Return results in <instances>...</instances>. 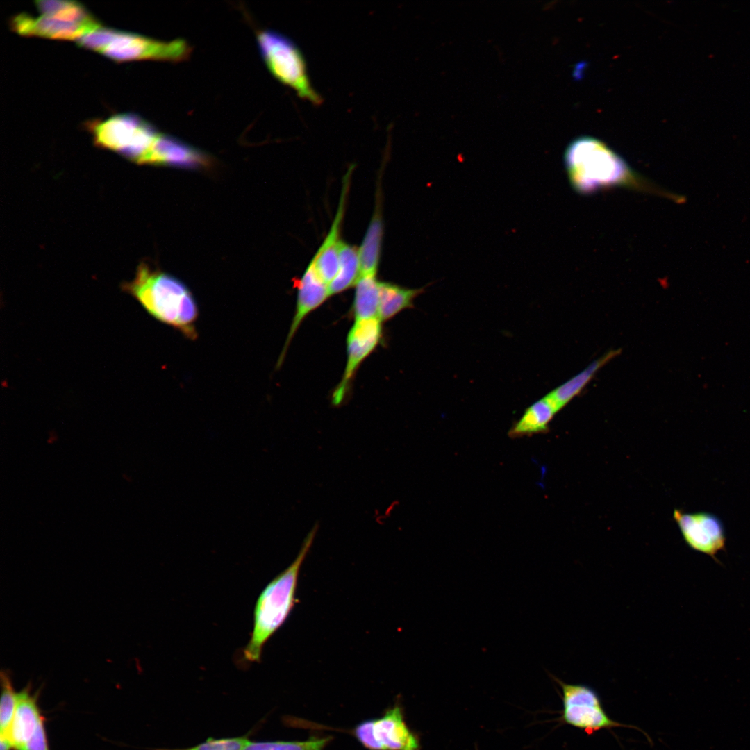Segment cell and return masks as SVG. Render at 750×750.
<instances>
[{"label": "cell", "mask_w": 750, "mask_h": 750, "mask_svg": "<svg viewBox=\"0 0 750 750\" xmlns=\"http://www.w3.org/2000/svg\"><path fill=\"white\" fill-rule=\"evenodd\" d=\"M564 162L572 188L581 194L622 187L681 200L635 172L620 156L594 138L583 136L572 140L565 151Z\"/></svg>", "instance_id": "cell-1"}, {"label": "cell", "mask_w": 750, "mask_h": 750, "mask_svg": "<svg viewBox=\"0 0 750 750\" xmlns=\"http://www.w3.org/2000/svg\"><path fill=\"white\" fill-rule=\"evenodd\" d=\"M151 317L190 340L197 338L199 308L190 289L180 280L147 263H141L134 278L123 284Z\"/></svg>", "instance_id": "cell-2"}, {"label": "cell", "mask_w": 750, "mask_h": 750, "mask_svg": "<svg viewBox=\"0 0 750 750\" xmlns=\"http://www.w3.org/2000/svg\"><path fill=\"white\" fill-rule=\"evenodd\" d=\"M318 529L319 523H315L294 560L260 594L255 605L250 639L243 651L247 661H260L265 644L283 625L294 607L299 571Z\"/></svg>", "instance_id": "cell-3"}, {"label": "cell", "mask_w": 750, "mask_h": 750, "mask_svg": "<svg viewBox=\"0 0 750 750\" xmlns=\"http://www.w3.org/2000/svg\"><path fill=\"white\" fill-rule=\"evenodd\" d=\"M262 58L271 74L280 83L294 90L302 99L319 105L322 98L312 86L305 58L297 45L277 31H256Z\"/></svg>", "instance_id": "cell-4"}, {"label": "cell", "mask_w": 750, "mask_h": 750, "mask_svg": "<svg viewBox=\"0 0 750 750\" xmlns=\"http://www.w3.org/2000/svg\"><path fill=\"white\" fill-rule=\"evenodd\" d=\"M94 142L129 160L141 163L158 132L149 122L133 113H121L91 126Z\"/></svg>", "instance_id": "cell-5"}, {"label": "cell", "mask_w": 750, "mask_h": 750, "mask_svg": "<svg viewBox=\"0 0 750 750\" xmlns=\"http://www.w3.org/2000/svg\"><path fill=\"white\" fill-rule=\"evenodd\" d=\"M192 51V47L185 40L162 41L109 28L107 41L99 53L117 62L140 60L179 62L187 60Z\"/></svg>", "instance_id": "cell-6"}, {"label": "cell", "mask_w": 750, "mask_h": 750, "mask_svg": "<svg viewBox=\"0 0 750 750\" xmlns=\"http://www.w3.org/2000/svg\"><path fill=\"white\" fill-rule=\"evenodd\" d=\"M354 734L369 750H419V740L406 725L399 706L380 718L361 722Z\"/></svg>", "instance_id": "cell-7"}, {"label": "cell", "mask_w": 750, "mask_h": 750, "mask_svg": "<svg viewBox=\"0 0 750 750\" xmlns=\"http://www.w3.org/2000/svg\"><path fill=\"white\" fill-rule=\"evenodd\" d=\"M553 678L562 689V719L565 723L583 729L588 734L602 728L622 726L606 715L593 689L585 685L569 684L556 677Z\"/></svg>", "instance_id": "cell-8"}, {"label": "cell", "mask_w": 750, "mask_h": 750, "mask_svg": "<svg viewBox=\"0 0 750 750\" xmlns=\"http://www.w3.org/2000/svg\"><path fill=\"white\" fill-rule=\"evenodd\" d=\"M673 517L685 542L692 549L719 562L717 555L726 549V539L724 526L717 516L708 512L688 513L675 509Z\"/></svg>", "instance_id": "cell-9"}, {"label": "cell", "mask_w": 750, "mask_h": 750, "mask_svg": "<svg viewBox=\"0 0 750 750\" xmlns=\"http://www.w3.org/2000/svg\"><path fill=\"white\" fill-rule=\"evenodd\" d=\"M381 332L379 318L355 322L347 336V361L344 376L332 397L334 406H339L342 403L353 375L362 361L377 346Z\"/></svg>", "instance_id": "cell-10"}, {"label": "cell", "mask_w": 750, "mask_h": 750, "mask_svg": "<svg viewBox=\"0 0 750 750\" xmlns=\"http://www.w3.org/2000/svg\"><path fill=\"white\" fill-rule=\"evenodd\" d=\"M10 23L12 29L22 35L75 40L101 26L99 22L76 23L44 15L33 17L24 12L12 17Z\"/></svg>", "instance_id": "cell-11"}, {"label": "cell", "mask_w": 750, "mask_h": 750, "mask_svg": "<svg viewBox=\"0 0 750 750\" xmlns=\"http://www.w3.org/2000/svg\"><path fill=\"white\" fill-rule=\"evenodd\" d=\"M210 158L204 152L167 134L159 133L140 164L186 168L209 166Z\"/></svg>", "instance_id": "cell-12"}, {"label": "cell", "mask_w": 750, "mask_h": 750, "mask_svg": "<svg viewBox=\"0 0 750 750\" xmlns=\"http://www.w3.org/2000/svg\"><path fill=\"white\" fill-rule=\"evenodd\" d=\"M328 296V286L318 275L313 262L310 260L297 284L295 313L277 362V368L281 365L290 342L302 321L310 312L323 303Z\"/></svg>", "instance_id": "cell-13"}, {"label": "cell", "mask_w": 750, "mask_h": 750, "mask_svg": "<svg viewBox=\"0 0 750 750\" xmlns=\"http://www.w3.org/2000/svg\"><path fill=\"white\" fill-rule=\"evenodd\" d=\"M17 705L13 718L5 735L10 740L15 750H24L40 724L44 721L39 710L36 699L27 685L17 693Z\"/></svg>", "instance_id": "cell-14"}, {"label": "cell", "mask_w": 750, "mask_h": 750, "mask_svg": "<svg viewBox=\"0 0 750 750\" xmlns=\"http://www.w3.org/2000/svg\"><path fill=\"white\" fill-rule=\"evenodd\" d=\"M348 185L349 180H344L340 204L334 221L327 236L311 260L318 275L326 285L334 279L338 272L339 244L341 240L339 235L344 216Z\"/></svg>", "instance_id": "cell-15"}, {"label": "cell", "mask_w": 750, "mask_h": 750, "mask_svg": "<svg viewBox=\"0 0 750 750\" xmlns=\"http://www.w3.org/2000/svg\"><path fill=\"white\" fill-rule=\"evenodd\" d=\"M383 226L379 206H376L372 220L358 249L361 276H376L380 256Z\"/></svg>", "instance_id": "cell-16"}, {"label": "cell", "mask_w": 750, "mask_h": 750, "mask_svg": "<svg viewBox=\"0 0 750 750\" xmlns=\"http://www.w3.org/2000/svg\"><path fill=\"white\" fill-rule=\"evenodd\" d=\"M618 353V350L611 351L594 360L583 371L569 381L555 388L546 397L558 412L566 406L592 378L598 370Z\"/></svg>", "instance_id": "cell-17"}, {"label": "cell", "mask_w": 750, "mask_h": 750, "mask_svg": "<svg viewBox=\"0 0 750 750\" xmlns=\"http://www.w3.org/2000/svg\"><path fill=\"white\" fill-rule=\"evenodd\" d=\"M556 412L557 410L545 396L526 408L511 428L509 435L517 438L543 433Z\"/></svg>", "instance_id": "cell-18"}, {"label": "cell", "mask_w": 750, "mask_h": 750, "mask_svg": "<svg viewBox=\"0 0 750 750\" xmlns=\"http://www.w3.org/2000/svg\"><path fill=\"white\" fill-rule=\"evenodd\" d=\"M424 291V288H406L391 283L380 282V320H388L403 310L412 308L414 299Z\"/></svg>", "instance_id": "cell-19"}, {"label": "cell", "mask_w": 750, "mask_h": 750, "mask_svg": "<svg viewBox=\"0 0 750 750\" xmlns=\"http://www.w3.org/2000/svg\"><path fill=\"white\" fill-rule=\"evenodd\" d=\"M360 277L358 249L340 240L339 268L337 275L328 284L329 295L336 294L356 284Z\"/></svg>", "instance_id": "cell-20"}, {"label": "cell", "mask_w": 750, "mask_h": 750, "mask_svg": "<svg viewBox=\"0 0 750 750\" xmlns=\"http://www.w3.org/2000/svg\"><path fill=\"white\" fill-rule=\"evenodd\" d=\"M380 282L376 276H361L356 283L353 312L356 321L379 318Z\"/></svg>", "instance_id": "cell-21"}, {"label": "cell", "mask_w": 750, "mask_h": 750, "mask_svg": "<svg viewBox=\"0 0 750 750\" xmlns=\"http://www.w3.org/2000/svg\"><path fill=\"white\" fill-rule=\"evenodd\" d=\"M35 3L44 15L76 23L99 22L82 4L75 1L38 0Z\"/></svg>", "instance_id": "cell-22"}, {"label": "cell", "mask_w": 750, "mask_h": 750, "mask_svg": "<svg viewBox=\"0 0 750 750\" xmlns=\"http://www.w3.org/2000/svg\"><path fill=\"white\" fill-rule=\"evenodd\" d=\"M330 738H310L304 741H248L242 750H324Z\"/></svg>", "instance_id": "cell-23"}, {"label": "cell", "mask_w": 750, "mask_h": 750, "mask_svg": "<svg viewBox=\"0 0 750 750\" xmlns=\"http://www.w3.org/2000/svg\"><path fill=\"white\" fill-rule=\"evenodd\" d=\"M1 686L0 728L1 735H5L13 718L17 699V693L14 690L10 673L7 670L1 672Z\"/></svg>", "instance_id": "cell-24"}, {"label": "cell", "mask_w": 750, "mask_h": 750, "mask_svg": "<svg viewBox=\"0 0 750 750\" xmlns=\"http://www.w3.org/2000/svg\"><path fill=\"white\" fill-rule=\"evenodd\" d=\"M249 741L244 737L212 739L209 738L195 747L178 750H242Z\"/></svg>", "instance_id": "cell-25"}, {"label": "cell", "mask_w": 750, "mask_h": 750, "mask_svg": "<svg viewBox=\"0 0 750 750\" xmlns=\"http://www.w3.org/2000/svg\"><path fill=\"white\" fill-rule=\"evenodd\" d=\"M24 750H49L46 737L44 722H42L32 738L27 743Z\"/></svg>", "instance_id": "cell-26"}, {"label": "cell", "mask_w": 750, "mask_h": 750, "mask_svg": "<svg viewBox=\"0 0 750 750\" xmlns=\"http://www.w3.org/2000/svg\"><path fill=\"white\" fill-rule=\"evenodd\" d=\"M12 748V744L9 738L6 735H1L0 737V750H10Z\"/></svg>", "instance_id": "cell-27"}]
</instances>
